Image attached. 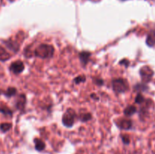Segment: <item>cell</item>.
Segmentation results:
<instances>
[{
  "label": "cell",
  "instance_id": "obj_2",
  "mask_svg": "<svg viewBox=\"0 0 155 154\" xmlns=\"http://www.w3.org/2000/svg\"><path fill=\"white\" fill-rule=\"evenodd\" d=\"M113 89L117 93H124L128 90L129 84L128 82L124 79H115L112 81Z\"/></svg>",
  "mask_w": 155,
  "mask_h": 154
},
{
  "label": "cell",
  "instance_id": "obj_11",
  "mask_svg": "<svg viewBox=\"0 0 155 154\" xmlns=\"http://www.w3.org/2000/svg\"><path fill=\"white\" fill-rule=\"evenodd\" d=\"M146 44L149 47H152L155 45V30H152L148 35L146 39Z\"/></svg>",
  "mask_w": 155,
  "mask_h": 154
},
{
  "label": "cell",
  "instance_id": "obj_23",
  "mask_svg": "<svg viewBox=\"0 0 155 154\" xmlns=\"http://www.w3.org/2000/svg\"><path fill=\"white\" fill-rule=\"evenodd\" d=\"M103 82H104V81L101 79H95V84L98 85H103Z\"/></svg>",
  "mask_w": 155,
  "mask_h": 154
},
{
  "label": "cell",
  "instance_id": "obj_6",
  "mask_svg": "<svg viewBox=\"0 0 155 154\" xmlns=\"http://www.w3.org/2000/svg\"><path fill=\"white\" fill-rule=\"evenodd\" d=\"M3 43H4V45H5L6 48H8L9 50L13 51L14 53H17L18 51H19L20 46L16 41H13V40H10V39H8V40L3 41Z\"/></svg>",
  "mask_w": 155,
  "mask_h": 154
},
{
  "label": "cell",
  "instance_id": "obj_24",
  "mask_svg": "<svg viewBox=\"0 0 155 154\" xmlns=\"http://www.w3.org/2000/svg\"><path fill=\"white\" fill-rule=\"evenodd\" d=\"M91 98H93V99H95H95L98 100V98L96 96V95H94V94H92V95H91Z\"/></svg>",
  "mask_w": 155,
  "mask_h": 154
},
{
  "label": "cell",
  "instance_id": "obj_9",
  "mask_svg": "<svg viewBox=\"0 0 155 154\" xmlns=\"http://www.w3.org/2000/svg\"><path fill=\"white\" fill-rule=\"evenodd\" d=\"M91 56V53L89 51H81L79 54V57H80V60L81 61L82 64H83L84 66H86L87 64V63L89 60V57Z\"/></svg>",
  "mask_w": 155,
  "mask_h": 154
},
{
  "label": "cell",
  "instance_id": "obj_5",
  "mask_svg": "<svg viewBox=\"0 0 155 154\" xmlns=\"http://www.w3.org/2000/svg\"><path fill=\"white\" fill-rule=\"evenodd\" d=\"M9 69L15 74H20L24 71V64L21 60H16L11 63Z\"/></svg>",
  "mask_w": 155,
  "mask_h": 154
},
{
  "label": "cell",
  "instance_id": "obj_12",
  "mask_svg": "<svg viewBox=\"0 0 155 154\" xmlns=\"http://www.w3.org/2000/svg\"><path fill=\"white\" fill-rule=\"evenodd\" d=\"M136 111H137V109H136V107L135 106H128L124 110V113L126 116H131L133 114H135L136 113Z\"/></svg>",
  "mask_w": 155,
  "mask_h": 154
},
{
  "label": "cell",
  "instance_id": "obj_22",
  "mask_svg": "<svg viewBox=\"0 0 155 154\" xmlns=\"http://www.w3.org/2000/svg\"><path fill=\"white\" fill-rule=\"evenodd\" d=\"M120 64H123V63H124L126 66H128V65L130 64V61H129L127 59H124V60H121V61L120 62Z\"/></svg>",
  "mask_w": 155,
  "mask_h": 154
},
{
  "label": "cell",
  "instance_id": "obj_16",
  "mask_svg": "<svg viewBox=\"0 0 155 154\" xmlns=\"http://www.w3.org/2000/svg\"><path fill=\"white\" fill-rule=\"evenodd\" d=\"M12 128V124L9 122H3L0 124V131L5 133Z\"/></svg>",
  "mask_w": 155,
  "mask_h": 154
},
{
  "label": "cell",
  "instance_id": "obj_14",
  "mask_svg": "<svg viewBox=\"0 0 155 154\" xmlns=\"http://www.w3.org/2000/svg\"><path fill=\"white\" fill-rule=\"evenodd\" d=\"M17 94V89L15 87H8L5 91H3V95L7 98L15 96Z\"/></svg>",
  "mask_w": 155,
  "mask_h": 154
},
{
  "label": "cell",
  "instance_id": "obj_13",
  "mask_svg": "<svg viewBox=\"0 0 155 154\" xmlns=\"http://www.w3.org/2000/svg\"><path fill=\"white\" fill-rule=\"evenodd\" d=\"M35 148L37 151H42L45 148V144L42 140L39 138H36L34 140Z\"/></svg>",
  "mask_w": 155,
  "mask_h": 154
},
{
  "label": "cell",
  "instance_id": "obj_25",
  "mask_svg": "<svg viewBox=\"0 0 155 154\" xmlns=\"http://www.w3.org/2000/svg\"><path fill=\"white\" fill-rule=\"evenodd\" d=\"M3 91H2V89H0V95H1L2 94H3Z\"/></svg>",
  "mask_w": 155,
  "mask_h": 154
},
{
  "label": "cell",
  "instance_id": "obj_7",
  "mask_svg": "<svg viewBox=\"0 0 155 154\" xmlns=\"http://www.w3.org/2000/svg\"><path fill=\"white\" fill-rule=\"evenodd\" d=\"M26 104V97L25 95H20L18 96V98H17L16 103H15V107L18 110H23L25 107Z\"/></svg>",
  "mask_w": 155,
  "mask_h": 154
},
{
  "label": "cell",
  "instance_id": "obj_17",
  "mask_svg": "<svg viewBox=\"0 0 155 154\" xmlns=\"http://www.w3.org/2000/svg\"><path fill=\"white\" fill-rule=\"evenodd\" d=\"M80 120L83 121V122H87V121L90 120L92 119V115L89 113H82L80 115Z\"/></svg>",
  "mask_w": 155,
  "mask_h": 154
},
{
  "label": "cell",
  "instance_id": "obj_18",
  "mask_svg": "<svg viewBox=\"0 0 155 154\" xmlns=\"http://www.w3.org/2000/svg\"><path fill=\"white\" fill-rule=\"evenodd\" d=\"M135 101H136V104H142V103L145 102V98H144L143 95H142V94L139 93L137 95V96L136 97V99H135Z\"/></svg>",
  "mask_w": 155,
  "mask_h": 154
},
{
  "label": "cell",
  "instance_id": "obj_4",
  "mask_svg": "<svg viewBox=\"0 0 155 154\" xmlns=\"http://www.w3.org/2000/svg\"><path fill=\"white\" fill-rule=\"evenodd\" d=\"M139 72H140V75L144 82H148L152 79L153 75H154L153 70L148 66H145L141 68Z\"/></svg>",
  "mask_w": 155,
  "mask_h": 154
},
{
  "label": "cell",
  "instance_id": "obj_19",
  "mask_svg": "<svg viewBox=\"0 0 155 154\" xmlns=\"http://www.w3.org/2000/svg\"><path fill=\"white\" fill-rule=\"evenodd\" d=\"M148 88V86L145 85L144 83H140V84H137L135 86V89L137 91H145Z\"/></svg>",
  "mask_w": 155,
  "mask_h": 154
},
{
  "label": "cell",
  "instance_id": "obj_8",
  "mask_svg": "<svg viewBox=\"0 0 155 154\" xmlns=\"http://www.w3.org/2000/svg\"><path fill=\"white\" fill-rule=\"evenodd\" d=\"M132 125H133V122L130 119H122L121 120L119 121V123H118V126L121 128V129L124 130H128L132 128Z\"/></svg>",
  "mask_w": 155,
  "mask_h": 154
},
{
  "label": "cell",
  "instance_id": "obj_21",
  "mask_svg": "<svg viewBox=\"0 0 155 154\" xmlns=\"http://www.w3.org/2000/svg\"><path fill=\"white\" fill-rule=\"evenodd\" d=\"M121 137H122L123 142H124L125 144H129V143H130V137H129L128 136H127V135H122Z\"/></svg>",
  "mask_w": 155,
  "mask_h": 154
},
{
  "label": "cell",
  "instance_id": "obj_20",
  "mask_svg": "<svg viewBox=\"0 0 155 154\" xmlns=\"http://www.w3.org/2000/svg\"><path fill=\"white\" fill-rule=\"evenodd\" d=\"M74 81L76 84H80V83L86 81V76H85V75H79V76L76 77V78L74 79Z\"/></svg>",
  "mask_w": 155,
  "mask_h": 154
},
{
  "label": "cell",
  "instance_id": "obj_15",
  "mask_svg": "<svg viewBox=\"0 0 155 154\" xmlns=\"http://www.w3.org/2000/svg\"><path fill=\"white\" fill-rule=\"evenodd\" d=\"M0 113L2 114H3L5 116H12L13 115V112L11 109H9L8 107H6V106H2V107H0Z\"/></svg>",
  "mask_w": 155,
  "mask_h": 154
},
{
  "label": "cell",
  "instance_id": "obj_1",
  "mask_svg": "<svg viewBox=\"0 0 155 154\" xmlns=\"http://www.w3.org/2000/svg\"><path fill=\"white\" fill-rule=\"evenodd\" d=\"M54 48L52 45L48 44H41L35 49L34 54L36 57L42 59H49L53 57Z\"/></svg>",
  "mask_w": 155,
  "mask_h": 154
},
{
  "label": "cell",
  "instance_id": "obj_3",
  "mask_svg": "<svg viewBox=\"0 0 155 154\" xmlns=\"http://www.w3.org/2000/svg\"><path fill=\"white\" fill-rule=\"evenodd\" d=\"M76 118V113L73 109H68L63 115L62 117V122L64 125L66 127H71L73 126L75 121Z\"/></svg>",
  "mask_w": 155,
  "mask_h": 154
},
{
  "label": "cell",
  "instance_id": "obj_10",
  "mask_svg": "<svg viewBox=\"0 0 155 154\" xmlns=\"http://www.w3.org/2000/svg\"><path fill=\"white\" fill-rule=\"evenodd\" d=\"M11 54L3 46L0 45V61L5 62L10 59Z\"/></svg>",
  "mask_w": 155,
  "mask_h": 154
}]
</instances>
